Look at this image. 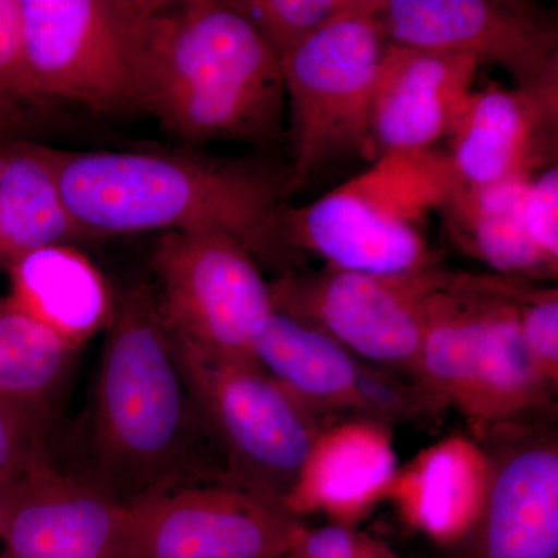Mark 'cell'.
<instances>
[{"instance_id": "1", "label": "cell", "mask_w": 558, "mask_h": 558, "mask_svg": "<svg viewBox=\"0 0 558 558\" xmlns=\"http://www.w3.org/2000/svg\"><path fill=\"white\" fill-rule=\"evenodd\" d=\"M57 167L70 215L86 238L220 233L260 267L301 270L286 231L289 168L193 149H57Z\"/></svg>"}, {"instance_id": "2", "label": "cell", "mask_w": 558, "mask_h": 558, "mask_svg": "<svg viewBox=\"0 0 558 558\" xmlns=\"http://www.w3.org/2000/svg\"><path fill=\"white\" fill-rule=\"evenodd\" d=\"M106 329L90 414L95 472L87 478L128 506L186 484L230 483L204 454V440L211 439L191 402L153 286L140 282L117 295Z\"/></svg>"}, {"instance_id": "3", "label": "cell", "mask_w": 558, "mask_h": 558, "mask_svg": "<svg viewBox=\"0 0 558 558\" xmlns=\"http://www.w3.org/2000/svg\"><path fill=\"white\" fill-rule=\"evenodd\" d=\"M138 110L190 145H269L286 112L281 64L231 0H167L150 33Z\"/></svg>"}, {"instance_id": "4", "label": "cell", "mask_w": 558, "mask_h": 558, "mask_svg": "<svg viewBox=\"0 0 558 558\" xmlns=\"http://www.w3.org/2000/svg\"><path fill=\"white\" fill-rule=\"evenodd\" d=\"M459 180L440 150L385 154L304 207H289L290 247L337 269L392 275L442 263L427 240Z\"/></svg>"}, {"instance_id": "5", "label": "cell", "mask_w": 558, "mask_h": 558, "mask_svg": "<svg viewBox=\"0 0 558 558\" xmlns=\"http://www.w3.org/2000/svg\"><path fill=\"white\" fill-rule=\"evenodd\" d=\"M167 0H21L25 53L44 105L138 110L150 33Z\"/></svg>"}, {"instance_id": "6", "label": "cell", "mask_w": 558, "mask_h": 558, "mask_svg": "<svg viewBox=\"0 0 558 558\" xmlns=\"http://www.w3.org/2000/svg\"><path fill=\"white\" fill-rule=\"evenodd\" d=\"M379 7L380 0H363L281 61L292 142L289 194L333 161L369 157L374 84L388 46Z\"/></svg>"}, {"instance_id": "7", "label": "cell", "mask_w": 558, "mask_h": 558, "mask_svg": "<svg viewBox=\"0 0 558 558\" xmlns=\"http://www.w3.org/2000/svg\"><path fill=\"white\" fill-rule=\"evenodd\" d=\"M191 402L234 486L281 505L323 429L258 362L172 343Z\"/></svg>"}, {"instance_id": "8", "label": "cell", "mask_w": 558, "mask_h": 558, "mask_svg": "<svg viewBox=\"0 0 558 558\" xmlns=\"http://www.w3.org/2000/svg\"><path fill=\"white\" fill-rule=\"evenodd\" d=\"M150 266L172 343L205 357L256 362L253 341L275 310L270 282L244 245L220 233H161Z\"/></svg>"}, {"instance_id": "9", "label": "cell", "mask_w": 558, "mask_h": 558, "mask_svg": "<svg viewBox=\"0 0 558 558\" xmlns=\"http://www.w3.org/2000/svg\"><path fill=\"white\" fill-rule=\"evenodd\" d=\"M453 274L442 263L392 275L330 266L286 271L270 282L271 303L360 359L418 384L425 310Z\"/></svg>"}, {"instance_id": "10", "label": "cell", "mask_w": 558, "mask_h": 558, "mask_svg": "<svg viewBox=\"0 0 558 558\" xmlns=\"http://www.w3.org/2000/svg\"><path fill=\"white\" fill-rule=\"evenodd\" d=\"M253 355L323 428L363 418L395 428L438 424L447 407L427 389L360 359L307 323L274 311Z\"/></svg>"}, {"instance_id": "11", "label": "cell", "mask_w": 558, "mask_h": 558, "mask_svg": "<svg viewBox=\"0 0 558 558\" xmlns=\"http://www.w3.org/2000/svg\"><path fill=\"white\" fill-rule=\"evenodd\" d=\"M301 524L234 484H186L130 506L126 558H282Z\"/></svg>"}, {"instance_id": "12", "label": "cell", "mask_w": 558, "mask_h": 558, "mask_svg": "<svg viewBox=\"0 0 558 558\" xmlns=\"http://www.w3.org/2000/svg\"><path fill=\"white\" fill-rule=\"evenodd\" d=\"M490 461L486 502L454 558H558L557 413L512 422L480 440Z\"/></svg>"}, {"instance_id": "13", "label": "cell", "mask_w": 558, "mask_h": 558, "mask_svg": "<svg viewBox=\"0 0 558 558\" xmlns=\"http://www.w3.org/2000/svg\"><path fill=\"white\" fill-rule=\"evenodd\" d=\"M388 43L498 65L515 86L558 73L556 17L519 0H380Z\"/></svg>"}, {"instance_id": "14", "label": "cell", "mask_w": 558, "mask_h": 558, "mask_svg": "<svg viewBox=\"0 0 558 558\" xmlns=\"http://www.w3.org/2000/svg\"><path fill=\"white\" fill-rule=\"evenodd\" d=\"M519 281L454 271L472 328V405L465 422L476 440L501 425L557 413V392L539 379L521 337Z\"/></svg>"}, {"instance_id": "15", "label": "cell", "mask_w": 558, "mask_h": 558, "mask_svg": "<svg viewBox=\"0 0 558 558\" xmlns=\"http://www.w3.org/2000/svg\"><path fill=\"white\" fill-rule=\"evenodd\" d=\"M128 531L130 506L47 461L16 483L0 558H126Z\"/></svg>"}, {"instance_id": "16", "label": "cell", "mask_w": 558, "mask_h": 558, "mask_svg": "<svg viewBox=\"0 0 558 558\" xmlns=\"http://www.w3.org/2000/svg\"><path fill=\"white\" fill-rule=\"evenodd\" d=\"M558 73L529 86L473 90L447 153L459 183L488 186L534 178L556 165Z\"/></svg>"}, {"instance_id": "17", "label": "cell", "mask_w": 558, "mask_h": 558, "mask_svg": "<svg viewBox=\"0 0 558 558\" xmlns=\"http://www.w3.org/2000/svg\"><path fill=\"white\" fill-rule=\"evenodd\" d=\"M480 68L470 58L388 43L374 84L369 159L435 149L449 138Z\"/></svg>"}, {"instance_id": "18", "label": "cell", "mask_w": 558, "mask_h": 558, "mask_svg": "<svg viewBox=\"0 0 558 558\" xmlns=\"http://www.w3.org/2000/svg\"><path fill=\"white\" fill-rule=\"evenodd\" d=\"M391 427L352 418L322 429L281 506L290 515H325L357 527L387 501L399 469Z\"/></svg>"}, {"instance_id": "19", "label": "cell", "mask_w": 558, "mask_h": 558, "mask_svg": "<svg viewBox=\"0 0 558 558\" xmlns=\"http://www.w3.org/2000/svg\"><path fill=\"white\" fill-rule=\"evenodd\" d=\"M490 483V461L470 433H453L399 465L389 486L400 521L440 549H457L481 515Z\"/></svg>"}, {"instance_id": "20", "label": "cell", "mask_w": 558, "mask_h": 558, "mask_svg": "<svg viewBox=\"0 0 558 558\" xmlns=\"http://www.w3.org/2000/svg\"><path fill=\"white\" fill-rule=\"evenodd\" d=\"M7 274L10 303L73 351L108 328L116 296L101 270L72 244L36 250Z\"/></svg>"}, {"instance_id": "21", "label": "cell", "mask_w": 558, "mask_h": 558, "mask_svg": "<svg viewBox=\"0 0 558 558\" xmlns=\"http://www.w3.org/2000/svg\"><path fill=\"white\" fill-rule=\"evenodd\" d=\"M84 238L62 196L57 149L0 135V271L36 250Z\"/></svg>"}, {"instance_id": "22", "label": "cell", "mask_w": 558, "mask_h": 558, "mask_svg": "<svg viewBox=\"0 0 558 558\" xmlns=\"http://www.w3.org/2000/svg\"><path fill=\"white\" fill-rule=\"evenodd\" d=\"M527 180L488 186L459 183L439 209L447 234L462 252L501 277L543 282L558 269L543 259L524 229L521 202Z\"/></svg>"}, {"instance_id": "23", "label": "cell", "mask_w": 558, "mask_h": 558, "mask_svg": "<svg viewBox=\"0 0 558 558\" xmlns=\"http://www.w3.org/2000/svg\"><path fill=\"white\" fill-rule=\"evenodd\" d=\"M75 352L0 296V396L50 417Z\"/></svg>"}, {"instance_id": "24", "label": "cell", "mask_w": 558, "mask_h": 558, "mask_svg": "<svg viewBox=\"0 0 558 558\" xmlns=\"http://www.w3.org/2000/svg\"><path fill=\"white\" fill-rule=\"evenodd\" d=\"M231 3L259 33L281 64L301 44L357 10L363 0H231Z\"/></svg>"}, {"instance_id": "25", "label": "cell", "mask_w": 558, "mask_h": 558, "mask_svg": "<svg viewBox=\"0 0 558 558\" xmlns=\"http://www.w3.org/2000/svg\"><path fill=\"white\" fill-rule=\"evenodd\" d=\"M517 307L521 337L539 379L558 391V290L520 279Z\"/></svg>"}, {"instance_id": "26", "label": "cell", "mask_w": 558, "mask_h": 558, "mask_svg": "<svg viewBox=\"0 0 558 558\" xmlns=\"http://www.w3.org/2000/svg\"><path fill=\"white\" fill-rule=\"evenodd\" d=\"M49 418L0 396V483H13L50 461Z\"/></svg>"}, {"instance_id": "27", "label": "cell", "mask_w": 558, "mask_h": 558, "mask_svg": "<svg viewBox=\"0 0 558 558\" xmlns=\"http://www.w3.org/2000/svg\"><path fill=\"white\" fill-rule=\"evenodd\" d=\"M0 98L33 113L46 108L28 72L21 0H0Z\"/></svg>"}, {"instance_id": "28", "label": "cell", "mask_w": 558, "mask_h": 558, "mask_svg": "<svg viewBox=\"0 0 558 558\" xmlns=\"http://www.w3.org/2000/svg\"><path fill=\"white\" fill-rule=\"evenodd\" d=\"M282 558H400L395 549L357 527L301 524Z\"/></svg>"}, {"instance_id": "29", "label": "cell", "mask_w": 558, "mask_h": 558, "mask_svg": "<svg viewBox=\"0 0 558 558\" xmlns=\"http://www.w3.org/2000/svg\"><path fill=\"white\" fill-rule=\"evenodd\" d=\"M529 240L546 263L558 269V168L556 165L529 179L521 202Z\"/></svg>"}, {"instance_id": "30", "label": "cell", "mask_w": 558, "mask_h": 558, "mask_svg": "<svg viewBox=\"0 0 558 558\" xmlns=\"http://www.w3.org/2000/svg\"><path fill=\"white\" fill-rule=\"evenodd\" d=\"M35 117L36 113L17 108L0 98V135L27 137L28 132L35 126Z\"/></svg>"}, {"instance_id": "31", "label": "cell", "mask_w": 558, "mask_h": 558, "mask_svg": "<svg viewBox=\"0 0 558 558\" xmlns=\"http://www.w3.org/2000/svg\"><path fill=\"white\" fill-rule=\"evenodd\" d=\"M17 481L0 483V534H2L3 524H5L7 515H9L11 499H13Z\"/></svg>"}]
</instances>
